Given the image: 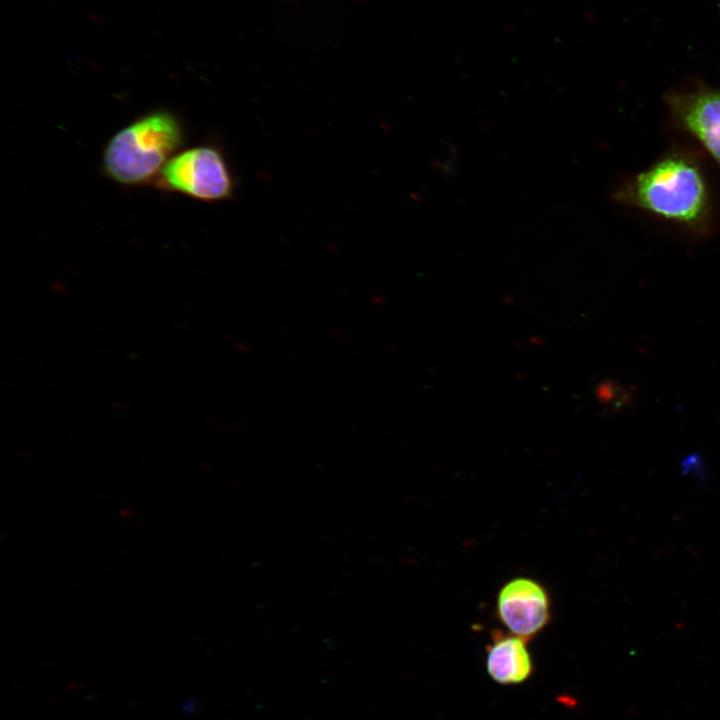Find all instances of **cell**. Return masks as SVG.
I'll list each match as a JSON object with an SVG mask.
<instances>
[{
    "instance_id": "cell-1",
    "label": "cell",
    "mask_w": 720,
    "mask_h": 720,
    "mask_svg": "<svg viewBox=\"0 0 720 720\" xmlns=\"http://www.w3.org/2000/svg\"><path fill=\"white\" fill-rule=\"evenodd\" d=\"M186 140L180 117L167 108L146 112L119 129L102 156L105 176L124 186L154 182Z\"/></svg>"
},
{
    "instance_id": "cell-2",
    "label": "cell",
    "mask_w": 720,
    "mask_h": 720,
    "mask_svg": "<svg viewBox=\"0 0 720 720\" xmlns=\"http://www.w3.org/2000/svg\"><path fill=\"white\" fill-rule=\"evenodd\" d=\"M638 206L675 221L692 223L706 209L703 179L689 162L665 159L640 174L627 192Z\"/></svg>"
},
{
    "instance_id": "cell-3",
    "label": "cell",
    "mask_w": 720,
    "mask_h": 720,
    "mask_svg": "<svg viewBox=\"0 0 720 720\" xmlns=\"http://www.w3.org/2000/svg\"><path fill=\"white\" fill-rule=\"evenodd\" d=\"M163 191L214 203L234 196L236 181L231 167L216 144H198L177 152L154 181Z\"/></svg>"
},
{
    "instance_id": "cell-4",
    "label": "cell",
    "mask_w": 720,
    "mask_h": 720,
    "mask_svg": "<svg viewBox=\"0 0 720 720\" xmlns=\"http://www.w3.org/2000/svg\"><path fill=\"white\" fill-rule=\"evenodd\" d=\"M497 615L511 634L527 641L541 632L550 620L548 593L533 579L514 578L498 593Z\"/></svg>"
},
{
    "instance_id": "cell-5",
    "label": "cell",
    "mask_w": 720,
    "mask_h": 720,
    "mask_svg": "<svg viewBox=\"0 0 720 720\" xmlns=\"http://www.w3.org/2000/svg\"><path fill=\"white\" fill-rule=\"evenodd\" d=\"M673 105L682 124L720 163V93L702 91L682 95Z\"/></svg>"
},
{
    "instance_id": "cell-6",
    "label": "cell",
    "mask_w": 720,
    "mask_h": 720,
    "mask_svg": "<svg viewBox=\"0 0 720 720\" xmlns=\"http://www.w3.org/2000/svg\"><path fill=\"white\" fill-rule=\"evenodd\" d=\"M487 672L499 684H519L533 672L526 640L514 634L493 633L486 657Z\"/></svg>"
},
{
    "instance_id": "cell-7",
    "label": "cell",
    "mask_w": 720,
    "mask_h": 720,
    "mask_svg": "<svg viewBox=\"0 0 720 720\" xmlns=\"http://www.w3.org/2000/svg\"><path fill=\"white\" fill-rule=\"evenodd\" d=\"M596 394L601 403L612 405L613 407L626 405L632 399L631 390L621 387L610 380L599 384Z\"/></svg>"
},
{
    "instance_id": "cell-8",
    "label": "cell",
    "mask_w": 720,
    "mask_h": 720,
    "mask_svg": "<svg viewBox=\"0 0 720 720\" xmlns=\"http://www.w3.org/2000/svg\"><path fill=\"white\" fill-rule=\"evenodd\" d=\"M703 460L700 456L689 455L682 463V472L685 474H693L696 479L703 481L705 479V470L703 468Z\"/></svg>"
}]
</instances>
